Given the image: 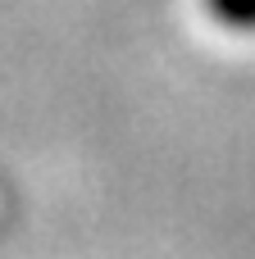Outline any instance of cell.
<instances>
[{
  "instance_id": "obj_1",
  "label": "cell",
  "mask_w": 255,
  "mask_h": 259,
  "mask_svg": "<svg viewBox=\"0 0 255 259\" xmlns=\"http://www.w3.org/2000/svg\"><path fill=\"white\" fill-rule=\"evenodd\" d=\"M210 9L233 27H255V0H210Z\"/></svg>"
}]
</instances>
